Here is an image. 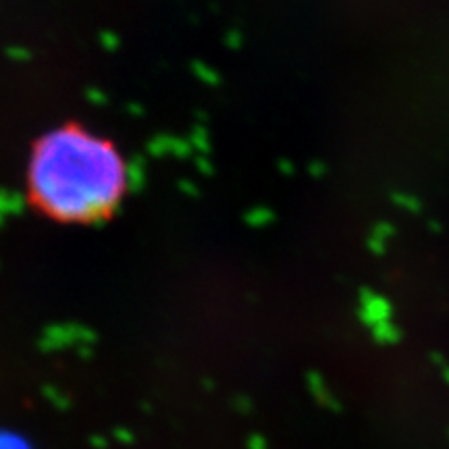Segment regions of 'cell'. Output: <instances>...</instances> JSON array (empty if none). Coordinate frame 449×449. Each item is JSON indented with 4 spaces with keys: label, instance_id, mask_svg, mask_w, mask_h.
Here are the masks:
<instances>
[{
    "label": "cell",
    "instance_id": "cell-1",
    "mask_svg": "<svg viewBox=\"0 0 449 449\" xmlns=\"http://www.w3.org/2000/svg\"><path fill=\"white\" fill-rule=\"evenodd\" d=\"M30 183L36 202L52 217L88 221L117 204L127 173L108 141L82 129H58L34 150Z\"/></svg>",
    "mask_w": 449,
    "mask_h": 449
}]
</instances>
